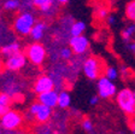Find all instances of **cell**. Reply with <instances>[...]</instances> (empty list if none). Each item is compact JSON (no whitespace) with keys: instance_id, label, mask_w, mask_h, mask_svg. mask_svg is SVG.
Instances as JSON below:
<instances>
[{"instance_id":"1","label":"cell","mask_w":135,"mask_h":134,"mask_svg":"<svg viewBox=\"0 0 135 134\" xmlns=\"http://www.w3.org/2000/svg\"><path fill=\"white\" fill-rule=\"evenodd\" d=\"M116 101L122 111L127 115H133L135 112V94L130 88H123L116 93Z\"/></svg>"},{"instance_id":"2","label":"cell","mask_w":135,"mask_h":134,"mask_svg":"<svg viewBox=\"0 0 135 134\" xmlns=\"http://www.w3.org/2000/svg\"><path fill=\"white\" fill-rule=\"evenodd\" d=\"M35 24V17L30 12H23L16 17L13 22V30L20 36H27L30 34L31 28Z\"/></svg>"},{"instance_id":"3","label":"cell","mask_w":135,"mask_h":134,"mask_svg":"<svg viewBox=\"0 0 135 134\" xmlns=\"http://www.w3.org/2000/svg\"><path fill=\"white\" fill-rule=\"evenodd\" d=\"M23 124V116L21 112L16 110H8L0 117V127H3L5 131L11 132L17 131Z\"/></svg>"},{"instance_id":"4","label":"cell","mask_w":135,"mask_h":134,"mask_svg":"<svg viewBox=\"0 0 135 134\" xmlns=\"http://www.w3.org/2000/svg\"><path fill=\"white\" fill-rule=\"evenodd\" d=\"M83 73L89 80H97L103 73V63L97 57H89L83 63Z\"/></svg>"},{"instance_id":"5","label":"cell","mask_w":135,"mask_h":134,"mask_svg":"<svg viewBox=\"0 0 135 134\" xmlns=\"http://www.w3.org/2000/svg\"><path fill=\"white\" fill-rule=\"evenodd\" d=\"M25 57L34 65H41L46 58V50L44 47V45L40 42H34V44L29 45V47L27 48Z\"/></svg>"},{"instance_id":"6","label":"cell","mask_w":135,"mask_h":134,"mask_svg":"<svg viewBox=\"0 0 135 134\" xmlns=\"http://www.w3.org/2000/svg\"><path fill=\"white\" fill-rule=\"evenodd\" d=\"M98 92L100 98H111L117 93V88L116 85L112 81L107 80L105 76H101L98 78Z\"/></svg>"},{"instance_id":"7","label":"cell","mask_w":135,"mask_h":134,"mask_svg":"<svg viewBox=\"0 0 135 134\" xmlns=\"http://www.w3.org/2000/svg\"><path fill=\"white\" fill-rule=\"evenodd\" d=\"M69 45H70V50L73 53L76 54H83L89 47V40L83 35L80 36H71L69 40Z\"/></svg>"},{"instance_id":"8","label":"cell","mask_w":135,"mask_h":134,"mask_svg":"<svg viewBox=\"0 0 135 134\" xmlns=\"http://www.w3.org/2000/svg\"><path fill=\"white\" fill-rule=\"evenodd\" d=\"M27 64V57H25L24 53H16L13 56L6 58V62L4 67L8 70H12V71H17V70L22 69L24 65Z\"/></svg>"},{"instance_id":"9","label":"cell","mask_w":135,"mask_h":134,"mask_svg":"<svg viewBox=\"0 0 135 134\" xmlns=\"http://www.w3.org/2000/svg\"><path fill=\"white\" fill-rule=\"evenodd\" d=\"M52 89H54V81L51 76L42 75V76H40L36 81H35V84H34V91H35L37 94L48 92V91H52Z\"/></svg>"},{"instance_id":"10","label":"cell","mask_w":135,"mask_h":134,"mask_svg":"<svg viewBox=\"0 0 135 134\" xmlns=\"http://www.w3.org/2000/svg\"><path fill=\"white\" fill-rule=\"evenodd\" d=\"M57 99H58V92L54 89L37 95V100H39L37 103L47 106L50 109H53L54 106H57Z\"/></svg>"},{"instance_id":"11","label":"cell","mask_w":135,"mask_h":134,"mask_svg":"<svg viewBox=\"0 0 135 134\" xmlns=\"http://www.w3.org/2000/svg\"><path fill=\"white\" fill-rule=\"evenodd\" d=\"M51 116H52V109L39 104V108H37L36 112L34 115V118H35V121H36L37 123H40V124H45L46 122L50 121Z\"/></svg>"},{"instance_id":"12","label":"cell","mask_w":135,"mask_h":134,"mask_svg":"<svg viewBox=\"0 0 135 134\" xmlns=\"http://www.w3.org/2000/svg\"><path fill=\"white\" fill-rule=\"evenodd\" d=\"M20 50H21L20 42L11 41V42H8V44H5L3 47L0 48V53H1L4 57L8 58V57H11V56H13V54H16V53H18Z\"/></svg>"},{"instance_id":"13","label":"cell","mask_w":135,"mask_h":134,"mask_svg":"<svg viewBox=\"0 0 135 134\" xmlns=\"http://www.w3.org/2000/svg\"><path fill=\"white\" fill-rule=\"evenodd\" d=\"M45 30H46V23L45 22H35V24H34V27L31 28L30 30V35L31 39L35 40V41H39V40H41L42 38H44V35H45Z\"/></svg>"},{"instance_id":"14","label":"cell","mask_w":135,"mask_h":134,"mask_svg":"<svg viewBox=\"0 0 135 134\" xmlns=\"http://www.w3.org/2000/svg\"><path fill=\"white\" fill-rule=\"evenodd\" d=\"M71 104V95L66 92V91H62L58 93V99H57V105L60 109H66Z\"/></svg>"},{"instance_id":"15","label":"cell","mask_w":135,"mask_h":134,"mask_svg":"<svg viewBox=\"0 0 135 134\" xmlns=\"http://www.w3.org/2000/svg\"><path fill=\"white\" fill-rule=\"evenodd\" d=\"M54 0H33V4L36 6L39 10H41L45 13H50L51 8L53 7Z\"/></svg>"},{"instance_id":"16","label":"cell","mask_w":135,"mask_h":134,"mask_svg":"<svg viewBox=\"0 0 135 134\" xmlns=\"http://www.w3.org/2000/svg\"><path fill=\"white\" fill-rule=\"evenodd\" d=\"M84 30H86V23L82 22V21H77V22L71 24L70 35L71 36H80L83 34Z\"/></svg>"},{"instance_id":"17","label":"cell","mask_w":135,"mask_h":134,"mask_svg":"<svg viewBox=\"0 0 135 134\" xmlns=\"http://www.w3.org/2000/svg\"><path fill=\"white\" fill-rule=\"evenodd\" d=\"M118 76H119V71L115 67H107L105 69V77L110 81L113 82L116 78H118Z\"/></svg>"},{"instance_id":"18","label":"cell","mask_w":135,"mask_h":134,"mask_svg":"<svg viewBox=\"0 0 135 134\" xmlns=\"http://www.w3.org/2000/svg\"><path fill=\"white\" fill-rule=\"evenodd\" d=\"M126 16L128 20L134 21L135 20V1L130 0L126 6Z\"/></svg>"},{"instance_id":"19","label":"cell","mask_w":135,"mask_h":134,"mask_svg":"<svg viewBox=\"0 0 135 134\" xmlns=\"http://www.w3.org/2000/svg\"><path fill=\"white\" fill-rule=\"evenodd\" d=\"M134 33H135V25L134 24L128 25V27L122 31V39H123L124 41H129V40L134 36Z\"/></svg>"},{"instance_id":"20","label":"cell","mask_w":135,"mask_h":134,"mask_svg":"<svg viewBox=\"0 0 135 134\" xmlns=\"http://www.w3.org/2000/svg\"><path fill=\"white\" fill-rule=\"evenodd\" d=\"M20 0H6L4 3V8L7 10V11H13V10L20 7Z\"/></svg>"},{"instance_id":"21","label":"cell","mask_w":135,"mask_h":134,"mask_svg":"<svg viewBox=\"0 0 135 134\" xmlns=\"http://www.w3.org/2000/svg\"><path fill=\"white\" fill-rule=\"evenodd\" d=\"M11 103H12V99H11V97H10V94H7V93H5V92H0V104H3V105L10 108Z\"/></svg>"},{"instance_id":"22","label":"cell","mask_w":135,"mask_h":134,"mask_svg":"<svg viewBox=\"0 0 135 134\" xmlns=\"http://www.w3.org/2000/svg\"><path fill=\"white\" fill-rule=\"evenodd\" d=\"M59 56L63 59H65V61H69L73 57V51L70 50V47H63L60 50V52H59Z\"/></svg>"},{"instance_id":"23","label":"cell","mask_w":135,"mask_h":134,"mask_svg":"<svg viewBox=\"0 0 135 134\" xmlns=\"http://www.w3.org/2000/svg\"><path fill=\"white\" fill-rule=\"evenodd\" d=\"M82 128L84 129L86 132H92L93 131V122L89 120V118H84L83 121H82Z\"/></svg>"},{"instance_id":"24","label":"cell","mask_w":135,"mask_h":134,"mask_svg":"<svg viewBox=\"0 0 135 134\" xmlns=\"http://www.w3.org/2000/svg\"><path fill=\"white\" fill-rule=\"evenodd\" d=\"M37 134H57L56 132H53L50 127H41L39 129V133Z\"/></svg>"},{"instance_id":"25","label":"cell","mask_w":135,"mask_h":134,"mask_svg":"<svg viewBox=\"0 0 135 134\" xmlns=\"http://www.w3.org/2000/svg\"><path fill=\"white\" fill-rule=\"evenodd\" d=\"M98 16H99V18H105V17L109 16V12H107L106 8H100L98 12Z\"/></svg>"},{"instance_id":"26","label":"cell","mask_w":135,"mask_h":134,"mask_svg":"<svg viewBox=\"0 0 135 134\" xmlns=\"http://www.w3.org/2000/svg\"><path fill=\"white\" fill-rule=\"evenodd\" d=\"M8 110H10L8 106H5V105H3V104H0V117H1L4 114H6Z\"/></svg>"},{"instance_id":"27","label":"cell","mask_w":135,"mask_h":134,"mask_svg":"<svg viewBox=\"0 0 135 134\" xmlns=\"http://www.w3.org/2000/svg\"><path fill=\"white\" fill-rule=\"evenodd\" d=\"M107 23H109L110 25H113L116 23V17L113 16V15H109V16H107Z\"/></svg>"},{"instance_id":"28","label":"cell","mask_w":135,"mask_h":134,"mask_svg":"<svg viewBox=\"0 0 135 134\" xmlns=\"http://www.w3.org/2000/svg\"><path fill=\"white\" fill-rule=\"evenodd\" d=\"M98 101H99V97H98V95H93V97L89 99V104H90V105H97V104H98Z\"/></svg>"},{"instance_id":"29","label":"cell","mask_w":135,"mask_h":134,"mask_svg":"<svg viewBox=\"0 0 135 134\" xmlns=\"http://www.w3.org/2000/svg\"><path fill=\"white\" fill-rule=\"evenodd\" d=\"M128 47H129V50L132 51V52H134V51H135V44H134V42H130V44L128 45Z\"/></svg>"},{"instance_id":"30","label":"cell","mask_w":135,"mask_h":134,"mask_svg":"<svg viewBox=\"0 0 135 134\" xmlns=\"http://www.w3.org/2000/svg\"><path fill=\"white\" fill-rule=\"evenodd\" d=\"M6 134H23L22 132H18V131H11V132H7Z\"/></svg>"},{"instance_id":"31","label":"cell","mask_w":135,"mask_h":134,"mask_svg":"<svg viewBox=\"0 0 135 134\" xmlns=\"http://www.w3.org/2000/svg\"><path fill=\"white\" fill-rule=\"evenodd\" d=\"M57 3H59V4H66L69 0H56Z\"/></svg>"},{"instance_id":"32","label":"cell","mask_w":135,"mask_h":134,"mask_svg":"<svg viewBox=\"0 0 135 134\" xmlns=\"http://www.w3.org/2000/svg\"><path fill=\"white\" fill-rule=\"evenodd\" d=\"M3 69H4V63H3V61H1V58H0V73H1Z\"/></svg>"},{"instance_id":"33","label":"cell","mask_w":135,"mask_h":134,"mask_svg":"<svg viewBox=\"0 0 135 134\" xmlns=\"http://www.w3.org/2000/svg\"><path fill=\"white\" fill-rule=\"evenodd\" d=\"M0 134H6V133H3V131H1V129H0Z\"/></svg>"}]
</instances>
